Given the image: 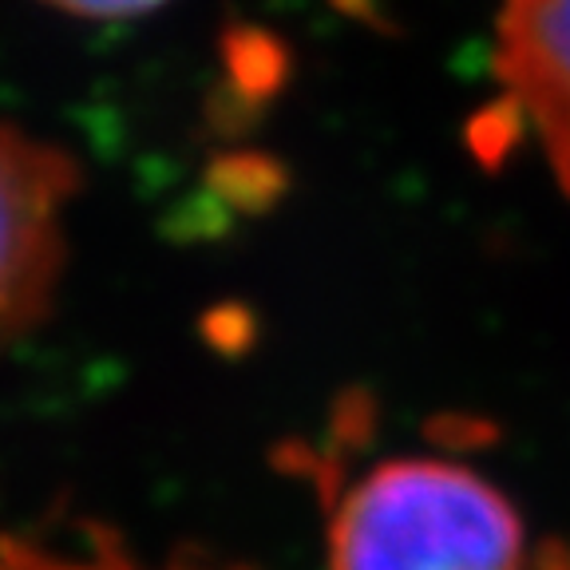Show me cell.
<instances>
[{
    "label": "cell",
    "instance_id": "6da1fadb",
    "mask_svg": "<svg viewBox=\"0 0 570 570\" xmlns=\"http://www.w3.org/2000/svg\"><path fill=\"white\" fill-rule=\"evenodd\" d=\"M330 570H534L515 503L480 472L396 455L356 475L330 515Z\"/></svg>",
    "mask_w": 570,
    "mask_h": 570
},
{
    "label": "cell",
    "instance_id": "7a4b0ae2",
    "mask_svg": "<svg viewBox=\"0 0 570 570\" xmlns=\"http://www.w3.org/2000/svg\"><path fill=\"white\" fill-rule=\"evenodd\" d=\"M80 167L63 147L0 119V353L52 313Z\"/></svg>",
    "mask_w": 570,
    "mask_h": 570
},
{
    "label": "cell",
    "instance_id": "3957f363",
    "mask_svg": "<svg viewBox=\"0 0 570 570\" xmlns=\"http://www.w3.org/2000/svg\"><path fill=\"white\" fill-rule=\"evenodd\" d=\"M495 71L570 198V0H503Z\"/></svg>",
    "mask_w": 570,
    "mask_h": 570
},
{
    "label": "cell",
    "instance_id": "277c9868",
    "mask_svg": "<svg viewBox=\"0 0 570 570\" xmlns=\"http://www.w3.org/2000/svg\"><path fill=\"white\" fill-rule=\"evenodd\" d=\"M0 570H139L124 562L119 554H96V559H60V554L36 551V547H20L12 539L0 543Z\"/></svg>",
    "mask_w": 570,
    "mask_h": 570
},
{
    "label": "cell",
    "instance_id": "5b68a950",
    "mask_svg": "<svg viewBox=\"0 0 570 570\" xmlns=\"http://www.w3.org/2000/svg\"><path fill=\"white\" fill-rule=\"evenodd\" d=\"M45 4L71 12V17H83V20H127V17H142V12L159 9L167 0H45Z\"/></svg>",
    "mask_w": 570,
    "mask_h": 570
}]
</instances>
